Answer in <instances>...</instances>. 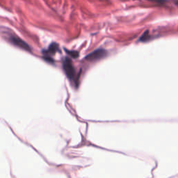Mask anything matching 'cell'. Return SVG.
<instances>
[{
    "mask_svg": "<svg viewBox=\"0 0 178 178\" xmlns=\"http://www.w3.org/2000/svg\"><path fill=\"white\" fill-rule=\"evenodd\" d=\"M7 40L10 42L11 44L14 45L16 47L21 48V49L24 50L27 52H31V47H29V45L26 42H24V40H22L20 37L15 35L14 34H8L7 37H6Z\"/></svg>",
    "mask_w": 178,
    "mask_h": 178,
    "instance_id": "obj_1",
    "label": "cell"
},
{
    "mask_svg": "<svg viewBox=\"0 0 178 178\" xmlns=\"http://www.w3.org/2000/svg\"><path fill=\"white\" fill-rule=\"evenodd\" d=\"M107 54L108 53L105 50L100 48V49H97L96 50L93 51L91 54H88L86 57L85 59L89 61H96L104 59L107 56Z\"/></svg>",
    "mask_w": 178,
    "mask_h": 178,
    "instance_id": "obj_2",
    "label": "cell"
},
{
    "mask_svg": "<svg viewBox=\"0 0 178 178\" xmlns=\"http://www.w3.org/2000/svg\"><path fill=\"white\" fill-rule=\"evenodd\" d=\"M63 68L67 77L70 79H74L75 77V69L69 58H65L63 61Z\"/></svg>",
    "mask_w": 178,
    "mask_h": 178,
    "instance_id": "obj_3",
    "label": "cell"
},
{
    "mask_svg": "<svg viewBox=\"0 0 178 178\" xmlns=\"http://www.w3.org/2000/svg\"><path fill=\"white\" fill-rule=\"evenodd\" d=\"M59 50V45L57 43H52L50 45L47 50L44 51L43 53L46 55V57H50L52 55H54L55 53H57Z\"/></svg>",
    "mask_w": 178,
    "mask_h": 178,
    "instance_id": "obj_4",
    "label": "cell"
},
{
    "mask_svg": "<svg viewBox=\"0 0 178 178\" xmlns=\"http://www.w3.org/2000/svg\"><path fill=\"white\" fill-rule=\"evenodd\" d=\"M148 39H149V34H148V31H147L146 32H145V33L143 34L142 36L140 38L139 40L141 41V42H145V41H147Z\"/></svg>",
    "mask_w": 178,
    "mask_h": 178,
    "instance_id": "obj_5",
    "label": "cell"
},
{
    "mask_svg": "<svg viewBox=\"0 0 178 178\" xmlns=\"http://www.w3.org/2000/svg\"><path fill=\"white\" fill-rule=\"evenodd\" d=\"M66 53H68L70 57L74 58V59H76V58H77L79 57V53L77 52H76V51H68L66 50Z\"/></svg>",
    "mask_w": 178,
    "mask_h": 178,
    "instance_id": "obj_6",
    "label": "cell"
}]
</instances>
